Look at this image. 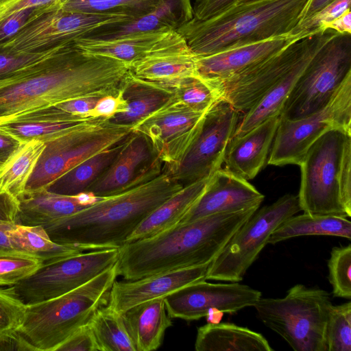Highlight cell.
<instances>
[{
	"label": "cell",
	"mask_w": 351,
	"mask_h": 351,
	"mask_svg": "<svg viewBox=\"0 0 351 351\" xmlns=\"http://www.w3.org/2000/svg\"><path fill=\"white\" fill-rule=\"evenodd\" d=\"M130 73L124 62L64 45L0 82V119L77 98L117 96Z\"/></svg>",
	"instance_id": "1"
},
{
	"label": "cell",
	"mask_w": 351,
	"mask_h": 351,
	"mask_svg": "<svg viewBox=\"0 0 351 351\" xmlns=\"http://www.w3.org/2000/svg\"><path fill=\"white\" fill-rule=\"evenodd\" d=\"M259 206L209 215L178 224L119 248L118 276L126 280L210 264Z\"/></svg>",
	"instance_id": "2"
},
{
	"label": "cell",
	"mask_w": 351,
	"mask_h": 351,
	"mask_svg": "<svg viewBox=\"0 0 351 351\" xmlns=\"http://www.w3.org/2000/svg\"><path fill=\"white\" fill-rule=\"evenodd\" d=\"M182 187L162 172L43 228L53 241L83 251L119 249L154 209Z\"/></svg>",
	"instance_id": "3"
},
{
	"label": "cell",
	"mask_w": 351,
	"mask_h": 351,
	"mask_svg": "<svg viewBox=\"0 0 351 351\" xmlns=\"http://www.w3.org/2000/svg\"><path fill=\"white\" fill-rule=\"evenodd\" d=\"M308 0H258L210 19L194 18L176 30L197 56H206L291 35Z\"/></svg>",
	"instance_id": "4"
},
{
	"label": "cell",
	"mask_w": 351,
	"mask_h": 351,
	"mask_svg": "<svg viewBox=\"0 0 351 351\" xmlns=\"http://www.w3.org/2000/svg\"><path fill=\"white\" fill-rule=\"evenodd\" d=\"M299 166L298 197L304 213L351 217V129L326 132L311 145Z\"/></svg>",
	"instance_id": "5"
},
{
	"label": "cell",
	"mask_w": 351,
	"mask_h": 351,
	"mask_svg": "<svg viewBox=\"0 0 351 351\" xmlns=\"http://www.w3.org/2000/svg\"><path fill=\"white\" fill-rule=\"evenodd\" d=\"M118 276L116 263L80 287L58 297L27 305L16 334L25 350L55 351L95 311L108 304Z\"/></svg>",
	"instance_id": "6"
},
{
	"label": "cell",
	"mask_w": 351,
	"mask_h": 351,
	"mask_svg": "<svg viewBox=\"0 0 351 351\" xmlns=\"http://www.w3.org/2000/svg\"><path fill=\"white\" fill-rule=\"evenodd\" d=\"M332 305L326 291L298 284L284 298H261L254 307L258 319L293 350L327 351L326 328Z\"/></svg>",
	"instance_id": "7"
},
{
	"label": "cell",
	"mask_w": 351,
	"mask_h": 351,
	"mask_svg": "<svg viewBox=\"0 0 351 351\" xmlns=\"http://www.w3.org/2000/svg\"><path fill=\"white\" fill-rule=\"evenodd\" d=\"M133 126L92 117L44 142L45 147L24 192L45 189L58 178L93 155L124 141Z\"/></svg>",
	"instance_id": "8"
},
{
	"label": "cell",
	"mask_w": 351,
	"mask_h": 351,
	"mask_svg": "<svg viewBox=\"0 0 351 351\" xmlns=\"http://www.w3.org/2000/svg\"><path fill=\"white\" fill-rule=\"evenodd\" d=\"M351 74V34H337L311 60L285 100L280 117L293 121L324 108Z\"/></svg>",
	"instance_id": "9"
},
{
	"label": "cell",
	"mask_w": 351,
	"mask_h": 351,
	"mask_svg": "<svg viewBox=\"0 0 351 351\" xmlns=\"http://www.w3.org/2000/svg\"><path fill=\"white\" fill-rule=\"evenodd\" d=\"M301 210L298 195L287 194L258 209L232 234L209 264L206 280L238 282L268 243L271 233Z\"/></svg>",
	"instance_id": "10"
},
{
	"label": "cell",
	"mask_w": 351,
	"mask_h": 351,
	"mask_svg": "<svg viewBox=\"0 0 351 351\" xmlns=\"http://www.w3.org/2000/svg\"><path fill=\"white\" fill-rule=\"evenodd\" d=\"M58 3L44 7L0 47L17 53L45 52L88 37L104 26L134 20L119 15L65 10Z\"/></svg>",
	"instance_id": "11"
},
{
	"label": "cell",
	"mask_w": 351,
	"mask_h": 351,
	"mask_svg": "<svg viewBox=\"0 0 351 351\" xmlns=\"http://www.w3.org/2000/svg\"><path fill=\"white\" fill-rule=\"evenodd\" d=\"M335 128L351 129V74L317 112L293 121L280 117L267 164L299 165L311 145Z\"/></svg>",
	"instance_id": "12"
},
{
	"label": "cell",
	"mask_w": 351,
	"mask_h": 351,
	"mask_svg": "<svg viewBox=\"0 0 351 351\" xmlns=\"http://www.w3.org/2000/svg\"><path fill=\"white\" fill-rule=\"evenodd\" d=\"M118 256L116 248L82 252L43 265L30 276L8 287L25 304L39 303L85 284L115 265Z\"/></svg>",
	"instance_id": "13"
},
{
	"label": "cell",
	"mask_w": 351,
	"mask_h": 351,
	"mask_svg": "<svg viewBox=\"0 0 351 351\" xmlns=\"http://www.w3.org/2000/svg\"><path fill=\"white\" fill-rule=\"evenodd\" d=\"M331 29L291 43L282 50L245 70L220 82L211 84L221 99L238 112L245 113L280 80L313 47L335 36Z\"/></svg>",
	"instance_id": "14"
},
{
	"label": "cell",
	"mask_w": 351,
	"mask_h": 351,
	"mask_svg": "<svg viewBox=\"0 0 351 351\" xmlns=\"http://www.w3.org/2000/svg\"><path fill=\"white\" fill-rule=\"evenodd\" d=\"M196 111L173 95L161 107L133 125L148 140L162 172L173 176L195 138L204 114Z\"/></svg>",
	"instance_id": "15"
},
{
	"label": "cell",
	"mask_w": 351,
	"mask_h": 351,
	"mask_svg": "<svg viewBox=\"0 0 351 351\" xmlns=\"http://www.w3.org/2000/svg\"><path fill=\"white\" fill-rule=\"evenodd\" d=\"M240 114L223 99L207 110L196 138L172 178L184 186L209 178L221 169Z\"/></svg>",
	"instance_id": "16"
},
{
	"label": "cell",
	"mask_w": 351,
	"mask_h": 351,
	"mask_svg": "<svg viewBox=\"0 0 351 351\" xmlns=\"http://www.w3.org/2000/svg\"><path fill=\"white\" fill-rule=\"evenodd\" d=\"M261 293L250 287L232 282L215 284L204 280L188 285L164 298L171 318L186 321L206 317L212 309L234 313L254 306Z\"/></svg>",
	"instance_id": "17"
},
{
	"label": "cell",
	"mask_w": 351,
	"mask_h": 351,
	"mask_svg": "<svg viewBox=\"0 0 351 351\" xmlns=\"http://www.w3.org/2000/svg\"><path fill=\"white\" fill-rule=\"evenodd\" d=\"M162 172L148 140L132 132L107 169L86 189L96 197L121 193Z\"/></svg>",
	"instance_id": "18"
},
{
	"label": "cell",
	"mask_w": 351,
	"mask_h": 351,
	"mask_svg": "<svg viewBox=\"0 0 351 351\" xmlns=\"http://www.w3.org/2000/svg\"><path fill=\"white\" fill-rule=\"evenodd\" d=\"M197 56L177 32L164 34L143 54L130 64L136 77L165 86L197 75Z\"/></svg>",
	"instance_id": "19"
},
{
	"label": "cell",
	"mask_w": 351,
	"mask_h": 351,
	"mask_svg": "<svg viewBox=\"0 0 351 351\" xmlns=\"http://www.w3.org/2000/svg\"><path fill=\"white\" fill-rule=\"evenodd\" d=\"M208 265L173 270L134 280H115L107 305L123 314L141 303L164 298L188 285L206 280Z\"/></svg>",
	"instance_id": "20"
},
{
	"label": "cell",
	"mask_w": 351,
	"mask_h": 351,
	"mask_svg": "<svg viewBox=\"0 0 351 351\" xmlns=\"http://www.w3.org/2000/svg\"><path fill=\"white\" fill-rule=\"evenodd\" d=\"M264 198L247 180L221 168L210 176L205 191L179 224L218 213L260 206Z\"/></svg>",
	"instance_id": "21"
},
{
	"label": "cell",
	"mask_w": 351,
	"mask_h": 351,
	"mask_svg": "<svg viewBox=\"0 0 351 351\" xmlns=\"http://www.w3.org/2000/svg\"><path fill=\"white\" fill-rule=\"evenodd\" d=\"M301 39L284 36L244 45L206 56H197V73L213 84L222 82L276 53Z\"/></svg>",
	"instance_id": "22"
},
{
	"label": "cell",
	"mask_w": 351,
	"mask_h": 351,
	"mask_svg": "<svg viewBox=\"0 0 351 351\" xmlns=\"http://www.w3.org/2000/svg\"><path fill=\"white\" fill-rule=\"evenodd\" d=\"M280 115L271 117L243 135L232 138L223 162L228 172L250 180L267 164Z\"/></svg>",
	"instance_id": "23"
},
{
	"label": "cell",
	"mask_w": 351,
	"mask_h": 351,
	"mask_svg": "<svg viewBox=\"0 0 351 351\" xmlns=\"http://www.w3.org/2000/svg\"><path fill=\"white\" fill-rule=\"evenodd\" d=\"M101 198L89 192L74 196L58 195L45 189L24 192L17 198L14 223L44 228L81 211Z\"/></svg>",
	"instance_id": "24"
},
{
	"label": "cell",
	"mask_w": 351,
	"mask_h": 351,
	"mask_svg": "<svg viewBox=\"0 0 351 351\" xmlns=\"http://www.w3.org/2000/svg\"><path fill=\"white\" fill-rule=\"evenodd\" d=\"M193 18L191 0H161L147 14L128 23L104 26L86 38H108L155 31L176 30Z\"/></svg>",
	"instance_id": "25"
},
{
	"label": "cell",
	"mask_w": 351,
	"mask_h": 351,
	"mask_svg": "<svg viewBox=\"0 0 351 351\" xmlns=\"http://www.w3.org/2000/svg\"><path fill=\"white\" fill-rule=\"evenodd\" d=\"M210 178L184 186L158 206L137 227L127 243L156 236L179 224L205 191Z\"/></svg>",
	"instance_id": "26"
},
{
	"label": "cell",
	"mask_w": 351,
	"mask_h": 351,
	"mask_svg": "<svg viewBox=\"0 0 351 351\" xmlns=\"http://www.w3.org/2000/svg\"><path fill=\"white\" fill-rule=\"evenodd\" d=\"M119 95L125 110L109 118L111 122L134 125L165 104L173 95L171 90L130 73L123 82Z\"/></svg>",
	"instance_id": "27"
},
{
	"label": "cell",
	"mask_w": 351,
	"mask_h": 351,
	"mask_svg": "<svg viewBox=\"0 0 351 351\" xmlns=\"http://www.w3.org/2000/svg\"><path fill=\"white\" fill-rule=\"evenodd\" d=\"M332 38L311 49L255 105L243 114L232 138L239 137L266 119L280 115L285 100L307 64L320 48Z\"/></svg>",
	"instance_id": "28"
},
{
	"label": "cell",
	"mask_w": 351,
	"mask_h": 351,
	"mask_svg": "<svg viewBox=\"0 0 351 351\" xmlns=\"http://www.w3.org/2000/svg\"><path fill=\"white\" fill-rule=\"evenodd\" d=\"M123 316L136 351L158 349L165 330L172 326L164 298L138 304L123 313Z\"/></svg>",
	"instance_id": "29"
},
{
	"label": "cell",
	"mask_w": 351,
	"mask_h": 351,
	"mask_svg": "<svg viewBox=\"0 0 351 351\" xmlns=\"http://www.w3.org/2000/svg\"><path fill=\"white\" fill-rule=\"evenodd\" d=\"M196 351H272L261 333L230 323L210 324L197 329Z\"/></svg>",
	"instance_id": "30"
},
{
	"label": "cell",
	"mask_w": 351,
	"mask_h": 351,
	"mask_svg": "<svg viewBox=\"0 0 351 351\" xmlns=\"http://www.w3.org/2000/svg\"><path fill=\"white\" fill-rule=\"evenodd\" d=\"M127 138L80 162L52 182L45 189L68 196L85 192L114 161L124 147Z\"/></svg>",
	"instance_id": "31"
},
{
	"label": "cell",
	"mask_w": 351,
	"mask_h": 351,
	"mask_svg": "<svg viewBox=\"0 0 351 351\" xmlns=\"http://www.w3.org/2000/svg\"><path fill=\"white\" fill-rule=\"evenodd\" d=\"M6 233L13 250L36 256L43 261V265L84 252L53 241L40 226L14 223Z\"/></svg>",
	"instance_id": "32"
},
{
	"label": "cell",
	"mask_w": 351,
	"mask_h": 351,
	"mask_svg": "<svg viewBox=\"0 0 351 351\" xmlns=\"http://www.w3.org/2000/svg\"><path fill=\"white\" fill-rule=\"evenodd\" d=\"M335 236L351 239V222L347 217L317 216L306 213L293 215L282 223L271 234L269 244L300 236Z\"/></svg>",
	"instance_id": "33"
},
{
	"label": "cell",
	"mask_w": 351,
	"mask_h": 351,
	"mask_svg": "<svg viewBox=\"0 0 351 351\" xmlns=\"http://www.w3.org/2000/svg\"><path fill=\"white\" fill-rule=\"evenodd\" d=\"M167 32L155 31L108 38H83L75 40V45L86 52L110 57L130 66Z\"/></svg>",
	"instance_id": "34"
},
{
	"label": "cell",
	"mask_w": 351,
	"mask_h": 351,
	"mask_svg": "<svg viewBox=\"0 0 351 351\" xmlns=\"http://www.w3.org/2000/svg\"><path fill=\"white\" fill-rule=\"evenodd\" d=\"M45 147V143L32 140L23 143L0 167V194L17 198L24 193L27 182Z\"/></svg>",
	"instance_id": "35"
},
{
	"label": "cell",
	"mask_w": 351,
	"mask_h": 351,
	"mask_svg": "<svg viewBox=\"0 0 351 351\" xmlns=\"http://www.w3.org/2000/svg\"><path fill=\"white\" fill-rule=\"evenodd\" d=\"M88 324L99 351H136L123 314L108 305L98 308Z\"/></svg>",
	"instance_id": "36"
},
{
	"label": "cell",
	"mask_w": 351,
	"mask_h": 351,
	"mask_svg": "<svg viewBox=\"0 0 351 351\" xmlns=\"http://www.w3.org/2000/svg\"><path fill=\"white\" fill-rule=\"evenodd\" d=\"M81 122L32 119L14 115L0 119V130L17 138L21 143L32 140L45 142Z\"/></svg>",
	"instance_id": "37"
},
{
	"label": "cell",
	"mask_w": 351,
	"mask_h": 351,
	"mask_svg": "<svg viewBox=\"0 0 351 351\" xmlns=\"http://www.w3.org/2000/svg\"><path fill=\"white\" fill-rule=\"evenodd\" d=\"M161 0H60V8L97 14L128 16L136 19L153 10Z\"/></svg>",
	"instance_id": "38"
},
{
	"label": "cell",
	"mask_w": 351,
	"mask_h": 351,
	"mask_svg": "<svg viewBox=\"0 0 351 351\" xmlns=\"http://www.w3.org/2000/svg\"><path fill=\"white\" fill-rule=\"evenodd\" d=\"M167 87L171 90L177 99L201 112H206L221 99L219 90L198 75Z\"/></svg>",
	"instance_id": "39"
},
{
	"label": "cell",
	"mask_w": 351,
	"mask_h": 351,
	"mask_svg": "<svg viewBox=\"0 0 351 351\" xmlns=\"http://www.w3.org/2000/svg\"><path fill=\"white\" fill-rule=\"evenodd\" d=\"M43 261L17 250L0 249V286H12L34 274Z\"/></svg>",
	"instance_id": "40"
},
{
	"label": "cell",
	"mask_w": 351,
	"mask_h": 351,
	"mask_svg": "<svg viewBox=\"0 0 351 351\" xmlns=\"http://www.w3.org/2000/svg\"><path fill=\"white\" fill-rule=\"evenodd\" d=\"M327 351H351V302L330 307L326 328Z\"/></svg>",
	"instance_id": "41"
},
{
	"label": "cell",
	"mask_w": 351,
	"mask_h": 351,
	"mask_svg": "<svg viewBox=\"0 0 351 351\" xmlns=\"http://www.w3.org/2000/svg\"><path fill=\"white\" fill-rule=\"evenodd\" d=\"M328 280L334 297L351 298V245L334 247L328 261Z\"/></svg>",
	"instance_id": "42"
},
{
	"label": "cell",
	"mask_w": 351,
	"mask_h": 351,
	"mask_svg": "<svg viewBox=\"0 0 351 351\" xmlns=\"http://www.w3.org/2000/svg\"><path fill=\"white\" fill-rule=\"evenodd\" d=\"M351 0H334L320 11L298 23L291 33L300 38L325 31V26L350 9Z\"/></svg>",
	"instance_id": "43"
},
{
	"label": "cell",
	"mask_w": 351,
	"mask_h": 351,
	"mask_svg": "<svg viewBox=\"0 0 351 351\" xmlns=\"http://www.w3.org/2000/svg\"><path fill=\"white\" fill-rule=\"evenodd\" d=\"M27 305L8 287L0 286V337L14 333L24 319Z\"/></svg>",
	"instance_id": "44"
},
{
	"label": "cell",
	"mask_w": 351,
	"mask_h": 351,
	"mask_svg": "<svg viewBox=\"0 0 351 351\" xmlns=\"http://www.w3.org/2000/svg\"><path fill=\"white\" fill-rule=\"evenodd\" d=\"M58 47L45 52L23 53L14 52L0 47V82L12 77L26 66L45 58Z\"/></svg>",
	"instance_id": "45"
},
{
	"label": "cell",
	"mask_w": 351,
	"mask_h": 351,
	"mask_svg": "<svg viewBox=\"0 0 351 351\" xmlns=\"http://www.w3.org/2000/svg\"><path fill=\"white\" fill-rule=\"evenodd\" d=\"M45 6L47 5L20 10L1 20L0 21V45L13 37L34 15Z\"/></svg>",
	"instance_id": "46"
},
{
	"label": "cell",
	"mask_w": 351,
	"mask_h": 351,
	"mask_svg": "<svg viewBox=\"0 0 351 351\" xmlns=\"http://www.w3.org/2000/svg\"><path fill=\"white\" fill-rule=\"evenodd\" d=\"M60 351H99V347L88 326L78 329L58 349Z\"/></svg>",
	"instance_id": "47"
},
{
	"label": "cell",
	"mask_w": 351,
	"mask_h": 351,
	"mask_svg": "<svg viewBox=\"0 0 351 351\" xmlns=\"http://www.w3.org/2000/svg\"><path fill=\"white\" fill-rule=\"evenodd\" d=\"M239 0H196L193 18L204 21L215 17L235 5Z\"/></svg>",
	"instance_id": "48"
},
{
	"label": "cell",
	"mask_w": 351,
	"mask_h": 351,
	"mask_svg": "<svg viewBox=\"0 0 351 351\" xmlns=\"http://www.w3.org/2000/svg\"><path fill=\"white\" fill-rule=\"evenodd\" d=\"M101 98L99 97H81L65 101L53 106L57 109L71 114L89 117V112Z\"/></svg>",
	"instance_id": "49"
},
{
	"label": "cell",
	"mask_w": 351,
	"mask_h": 351,
	"mask_svg": "<svg viewBox=\"0 0 351 351\" xmlns=\"http://www.w3.org/2000/svg\"><path fill=\"white\" fill-rule=\"evenodd\" d=\"M124 110L125 104L119 95L117 96L109 95L101 97L89 112L88 116L110 118Z\"/></svg>",
	"instance_id": "50"
},
{
	"label": "cell",
	"mask_w": 351,
	"mask_h": 351,
	"mask_svg": "<svg viewBox=\"0 0 351 351\" xmlns=\"http://www.w3.org/2000/svg\"><path fill=\"white\" fill-rule=\"evenodd\" d=\"M60 0H9L0 3V21L12 14L27 8L45 6Z\"/></svg>",
	"instance_id": "51"
},
{
	"label": "cell",
	"mask_w": 351,
	"mask_h": 351,
	"mask_svg": "<svg viewBox=\"0 0 351 351\" xmlns=\"http://www.w3.org/2000/svg\"><path fill=\"white\" fill-rule=\"evenodd\" d=\"M17 212V199L3 193L0 194V222L14 223Z\"/></svg>",
	"instance_id": "52"
},
{
	"label": "cell",
	"mask_w": 351,
	"mask_h": 351,
	"mask_svg": "<svg viewBox=\"0 0 351 351\" xmlns=\"http://www.w3.org/2000/svg\"><path fill=\"white\" fill-rule=\"evenodd\" d=\"M21 142L0 130V167L20 147Z\"/></svg>",
	"instance_id": "53"
},
{
	"label": "cell",
	"mask_w": 351,
	"mask_h": 351,
	"mask_svg": "<svg viewBox=\"0 0 351 351\" xmlns=\"http://www.w3.org/2000/svg\"><path fill=\"white\" fill-rule=\"evenodd\" d=\"M331 29L341 34H351V10H348L340 16L328 23L324 29Z\"/></svg>",
	"instance_id": "54"
},
{
	"label": "cell",
	"mask_w": 351,
	"mask_h": 351,
	"mask_svg": "<svg viewBox=\"0 0 351 351\" xmlns=\"http://www.w3.org/2000/svg\"><path fill=\"white\" fill-rule=\"evenodd\" d=\"M333 1L334 0H308L302 12L300 23L308 19Z\"/></svg>",
	"instance_id": "55"
},
{
	"label": "cell",
	"mask_w": 351,
	"mask_h": 351,
	"mask_svg": "<svg viewBox=\"0 0 351 351\" xmlns=\"http://www.w3.org/2000/svg\"><path fill=\"white\" fill-rule=\"evenodd\" d=\"M12 224L14 223H0V249L13 250L6 233L7 230H8Z\"/></svg>",
	"instance_id": "56"
},
{
	"label": "cell",
	"mask_w": 351,
	"mask_h": 351,
	"mask_svg": "<svg viewBox=\"0 0 351 351\" xmlns=\"http://www.w3.org/2000/svg\"><path fill=\"white\" fill-rule=\"evenodd\" d=\"M224 313L218 309L210 310L206 316L208 323L217 324L219 323Z\"/></svg>",
	"instance_id": "57"
},
{
	"label": "cell",
	"mask_w": 351,
	"mask_h": 351,
	"mask_svg": "<svg viewBox=\"0 0 351 351\" xmlns=\"http://www.w3.org/2000/svg\"><path fill=\"white\" fill-rule=\"evenodd\" d=\"M258 1V0H239L238 1V3L235 5H241V4H244V3H250V2H252V1Z\"/></svg>",
	"instance_id": "58"
},
{
	"label": "cell",
	"mask_w": 351,
	"mask_h": 351,
	"mask_svg": "<svg viewBox=\"0 0 351 351\" xmlns=\"http://www.w3.org/2000/svg\"><path fill=\"white\" fill-rule=\"evenodd\" d=\"M2 222H0V223H1Z\"/></svg>",
	"instance_id": "59"
}]
</instances>
